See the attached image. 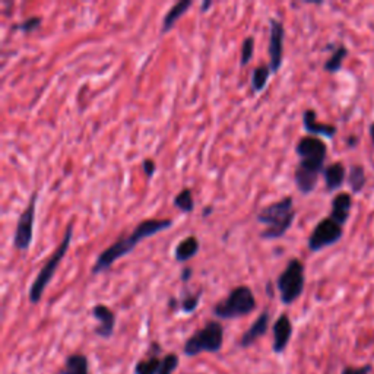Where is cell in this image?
Instances as JSON below:
<instances>
[{"label":"cell","mask_w":374,"mask_h":374,"mask_svg":"<svg viewBox=\"0 0 374 374\" xmlns=\"http://www.w3.org/2000/svg\"><path fill=\"white\" fill-rule=\"evenodd\" d=\"M295 153L300 158L294 171V183L302 194H310L316 189L319 178L325 171L327 145L318 137H303L295 145Z\"/></svg>","instance_id":"1"},{"label":"cell","mask_w":374,"mask_h":374,"mask_svg":"<svg viewBox=\"0 0 374 374\" xmlns=\"http://www.w3.org/2000/svg\"><path fill=\"white\" fill-rule=\"evenodd\" d=\"M62 374H88V360L85 355H70L62 370Z\"/></svg>","instance_id":"21"},{"label":"cell","mask_w":374,"mask_h":374,"mask_svg":"<svg viewBox=\"0 0 374 374\" xmlns=\"http://www.w3.org/2000/svg\"><path fill=\"white\" fill-rule=\"evenodd\" d=\"M212 5H214L212 2H209V0H206V2H203V3H202L201 10H202V12H206L209 8H212Z\"/></svg>","instance_id":"33"},{"label":"cell","mask_w":374,"mask_h":374,"mask_svg":"<svg viewBox=\"0 0 374 374\" xmlns=\"http://www.w3.org/2000/svg\"><path fill=\"white\" fill-rule=\"evenodd\" d=\"M192 275H193V269L187 266V267H183V271H182L180 278H182V281H183V282H187V281H190Z\"/></svg>","instance_id":"31"},{"label":"cell","mask_w":374,"mask_h":374,"mask_svg":"<svg viewBox=\"0 0 374 374\" xmlns=\"http://www.w3.org/2000/svg\"><path fill=\"white\" fill-rule=\"evenodd\" d=\"M254 53V38L253 37H247L243 41L242 46V56H240V65L244 68L246 65L250 63L251 57Z\"/></svg>","instance_id":"26"},{"label":"cell","mask_w":374,"mask_h":374,"mask_svg":"<svg viewBox=\"0 0 374 374\" xmlns=\"http://www.w3.org/2000/svg\"><path fill=\"white\" fill-rule=\"evenodd\" d=\"M351 209H352V196L348 192H341L332 199L331 203V217L335 222H338L339 226H345L351 217Z\"/></svg>","instance_id":"12"},{"label":"cell","mask_w":374,"mask_h":374,"mask_svg":"<svg viewBox=\"0 0 374 374\" xmlns=\"http://www.w3.org/2000/svg\"><path fill=\"white\" fill-rule=\"evenodd\" d=\"M293 335V325L287 314H281L274 325V351L282 352L287 348Z\"/></svg>","instance_id":"15"},{"label":"cell","mask_w":374,"mask_h":374,"mask_svg":"<svg viewBox=\"0 0 374 374\" xmlns=\"http://www.w3.org/2000/svg\"><path fill=\"white\" fill-rule=\"evenodd\" d=\"M347 176L348 173H347L345 166H343V162L335 161L332 164H329L323 171V180H325L326 190L329 193L339 190L343 186V183L347 182Z\"/></svg>","instance_id":"13"},{"label":"cell","mask_w":374,"mask_h":374,"mask_svg":"<svg viewBox=\"0 0 374 374\" xmlns=\"http://www.w3.org/2000/svg\"><path fill=\"white\" fill-rule=\"evenodd\" d=\"M161 367V361L157 357H149L146 360H142L137 364V368H134V373L137 374H158Z\"/></svg>","instance_id":"24"},{"label":"cell","mask_w":374,"mask_h":374,"mask_svg":"<svg viewBox=\"0 0 374 374\" xmlns=\"http://www.w3.org/2000/svg\"><path fill=\"white\" fill-rule=\"evenodd\" d=\"M201 297H202V293H196V294H190V293H185L182 302H180V306H182V310L186 311V313H193L194 310L198 309L199 306V302H201Z\"/></svg>","instance_id":"25"},{"label":"cell","mask_w":374,"mask_h":374,"mask_svg":"<svg viewBox=\"0 0 374 374\" xmlns=\"http://www.w3.org/2000/svg\"><path fill=\"white\" fill-rule=\"evenodd\" d=\"M283 41H286V26L276 18L269 20V69L276 73L283 63Z\"/></svg>","instance_id":"10"},{"label":"cell","mask_w":374,"mask_h":374,"mask_svg":"<svg viewBox=\"0 0 374 374\" xmlns=\"http://www.w3.org/2000/svg\"><path fill=\"white\" fill-rule=\"evenodd\" d=\"M347 183L354 194L361 193L367 185V176H366V169L361 164H352L350 167L348 176H347Z\"/></svg>","instance_id":"19"},{"label":"cell","mask_w":374,"mask_h":374,"mask_svg":"<svg viewBox=\"0 0 374 374\" xmlns=\"http://www.w3.org/2000/svg\"><path fill=\"white\" fill-rule=\"evenodd\" d=\"M142 170L148 177H153L157 171V164L153 159H145L142 162Z\"/></svg>","instance_id":"30"},{"label":"cell","mask_w":374,"mask_h":374,"mask_svg":"<svg viewBox=\"0 0 374 374\" xmlns=\"http://www.w3.org/2000/svg\"><path fill=\"white\" fill-rule=\"evenodd\" d=\"M199 249H201V244L198 238L194 235H189L176 246L174 258L177 262L185 263L196 256V254L199 253Z\"/></svg>","instance_id":"18"},{"label":"cell","mask_w":374,"mask_h":374,"mask_svg":"<svg viewBox=\"0 0 374 374\" xmlns=\"http://www.w3.org/2000/svg\"><path fill=\"white\" fill-rule=\"evenodd\" d=\"M192 6H193L192 0H182V2H177L176 5H173L162 20L161 34H167L169 31H171L177 21L182 20Z\"/></svg>","instance_id":"17"},{"label":"cell","mask_w":374,"mask_h":374,"mask_svg":"<svg viewBox=\"0 0 374 374\" xmlns=\"http://www.w3.org/2000/svg\"><path fill=\"white\" fill-rule=\"evenodd\" d=\"M171 227H173V219H145L139 222L129 235L120 237L110 247L100 253V256L97 258L91 272L94 275H98L101 272L109 271L114 262L132 253L134 247H137L141 242H143L145 238L153 237L157 233L166 231Z\"/></svg>","instance_id":"2"},{"label":"cell","mask_w":374,"mask_h":374,"mask_svg":"<svg viewBox=\"0 0 374 374\" xmlns=\"http://www.w3.org/2000/svg\"><path fill=\"white\" fill-rule=\"evenodd\" d=\"M345 142H347V146H348L350 149H354V148H357V145H358V143H360V141H358V138L355 137V134H351V137H348Z\"/></svg>","instance_id":"32"},{"label":"cell","mask_w":374,"mask_h":374,"mask_svg":"<svg viewBox=\"0 0 374 374\" xmlns=\"http://www.w3.org/2000/svg\"><path fill=\"white\" fill-rule=\"evenodd\" d=\"M368 132H370V138H371V143H373V146H374V123H371V125L368 126Z\"/></svg>","instance_id":"34"},{"label":"cell","mask_w":374,"mask_h":374,"mask_svg":"<svg viewBox=\"0 0 374 374\" xmlns=\"http://www.w3.org/2000/svg\"><path fill=\"white\" fill-rule=\"evenodd\" d=\"M209 214H212V208H209V206H208V208H205V212H203V217L206 218V217H208Z\"/></svg>","instance_id":"35"},{"label":"cell","mask_w":374,"mask_h":374,"mask_svg":"<svg viewBox=\"0 0 374 374\" xmlns=\"http://www.w3.org/2000/svg\"><path fill=\"white\" fill-rule=\"evenodd\" d=\"M343 237V227L335 222L331 217H326L320 219L316 227L313 228L311 234L309 235L307 247L310 251L318 253L326 247H331L341 242Z\"/></svg>","instance_id":"8"},{"label":"cell","mask_w":374,"mask_h":374,"mask_svg":"<svg viewBox=\"0 0 374 374\" xmlns=\"http://www.w3.org/2000/svg\"><path fill=\"white\" fill-rule=\"evenodd\" d=\"M37 196L38 193L34 192L31 194L29 203L20 215L17 230H15L13 235V246L20 251H26L29 246L33 244L34 238V221H36V206H37Z\"/></svg>","instance_id":"9"},{"label":"cell","mask_w":374,"mask_h":374,"mask_svg":"<svg viewBox=\"0 0 374 374\" xmlns=\"http://www.w3.org/2000/svg\"><path fill=\"white\" fill-rule=\"evenodd\" d=\"M40 25H41V18L40 17H31V18H28V20L20 22L18 25H15L13 29H21V31H24L25 34H29V33L36 31V29Z\"/></svg>","instance_id":"28"},{"label":"cell","mask_w":374,"mask_h":374,"mask_svg":"<svg viewBox=\"0 0 374 374\" xmlns=\"http://www.w3.org/2000/svg\"><path fill=\"white\" fill-rule=\"evenodd\" d=\"M267 326H269V313L263 311L260 316L253 322V325L247 329V331L243 334L240 339V345L242 347H250L256 342L259 338H262L267 332Z\"/></svg>","instance_id":"16"},{"label":"cell","mask_w":374,"mask_h":374,"mask_svg":"<svg viewBox=\"0 0 374 374\" xmlns=\"http://www.w3.org/2000/svg\"><path fill=\"white\" fill-rule=\"evenodd\" d=\"M348 49L347 46H343V44H339V46L334 50V53L331 54V57L327 59V61L325 62L323 65V69L327 72V73H338L342 66H343V61H345L347 56H348Z\"/></svg>","instance_id":"20"},{"label":"cell","mask_w":374,"mask_h":374,"mask_svg":"<svg viewBox=\"0 0 374 374\" xmlns=\"http://www.w3.org/2000/svg\"><path fill=\"white\" fill-rule=\"evenodd\" d=\"M306 286V271L300 259H291L276 279L281 302L290 306L302 297Z\"/></svg>","instance_id":"5"},{"label":"cell","mask_w":374,"mask_h":374,"mask_svg":"<svg viewBox=\"0 0 374 374\" xmlns=\"http://www.w3.org/2000/svg\"><path fill=\"white\" fill-rule=\"evenodd\" d=\"M297 211L294 208L293 196H286L274 203L262 208L256 215L258 222L263 224L265 230L260 233L263 240H276L286 235V233L293 227Z\"/></svg>","instance_id":"3"},{"label":"cell","mask_w":374,"mask_h":374,"mask_svg":"<svg viewBox=\"0 0 374 374\" xmlns=\"http://www.w3.org/2000/svg\"><path fill=\"white\" fill-rule=\"evenodd\" d=\"M73 228H75L73 222H69V226L66 227V231H65V235L62 238L61 244L57 246V249L53 251V254L49 258V260L44 263V266L41 267V271L38 272V275L33 281L31 288H29V294H28L29 295V302H31L33 304L40 303L41 297L44 294V290H46L49 283L52 282L59 265H61V262L65 258L66 251L69 250L72 237H73Z\"/></svg>","instance_id":"4"},{"label":"cell","mask_w":374,"mask_h":374,"mask_svg":"<svg viewBox=\"0 0 374 374\" xmlns=\"http://www.w3.org/2000/svg\"><path fill=\"white\" fill-rule=\"evenodd\" d=\"M224 329L218 322H209L185 343V354L194 357L201 352H217L222 348Z\"/></svg>","instance_id":"7"},{"label":"cell","mask_w":374,"mask_h":374,"mask_svg":"<svg viewBox=\"0 0 374 374\" xmlns=\"http://www.w3.org/2000/svg\"><path fill=\"white\" fill-rule=\"evenodd\" d=\"M256 309V298L247 286L234 288L226 300L219 302L214 307V314L219 319H237L250 314Z\"/></svg>","instance_id":"6"},{"label":"cell","mask_w":374,"mask_h":374,"mask_svg":"<svg viewBox=\"0 0 374 374\" xmlns=\"http://www.w3.org/2000/svg\"><path fill=\"white\" fill-rule=\"evenodd\" d=\"M174 206L180 209L182 212L190 214L194 209V201H193V194L190 189H183L180 193L177 194L174 198Z\"/></svg>","instance_id":"23"},{"label":"cell","mask_w":374,"mask_h":374,"mask_svg":"<svg viewBox=\"0 0 374 374\" xmlns=\"http://www.w3.org/2000/svg\"><path fill=\"white\" fill-rule=\"evenodd\" d=\"M271 69L266 65H260L259 68H254L251 73V89L253 93H262L267 85V79L271 78Z\"/></svg>","instance_id":"22"},{"label":"cell","mask_w":374,"mask_h":374,"mask_svg":"<svg viewBox=\"0 0 374 374\" xmlns=\"http://www.w3.org/2000/svg\"><path fill=\"white\" fill-rule=\"evenodd\" d=\"M178 366V357L176 354H169L164 360L161 361V367L158 374H171Z\"/></svg>","instance_id":"27"},{"label":"cell","mask_w":374,"mask_h":374,"mask_svg":"<svg viewBox=\"0 0 374 374\" xmlns=\"http://www.w3.org/2000/svg\"><path fill=\"white\" fill-rule=\"evenodd\" d=\"M93 316L100 322L98 327H95V334L101 338H110L116 326L114 313L107 306L97 304L93 309Z\"/></svg>","instance_id":"14"},{"label":"cell","mask_w":374,"mask_h":374,"mask_svg":"<svg viewBox=\"0 0 374 374\" xmlns=\"http://www.w3.org/2000/svg\"><path fill=\"white\" fill-rule=\"evenodd\" d=\"M371 364H366L363 367H352V366H348V367H343L341 374H370L371 373Z\"/></svg>","instance_id":"29"},{"label":"cell","mask_w":374,"mask_h":374,"mask_svg":"<svg viewBox=\"0 0 374 374\" xmlns=\"http://www.w3.org/2000/svg\"><path fill=\"white\" fill-rule=\"evenodd\" d=\"M303 126L304 129L311 133V137H323L327 139H332L336 137V126L334 125H327V123H320L318 120V113L313 109H307L303 113Z\"/></svg>","instance_id":"11"}]
</instances>
